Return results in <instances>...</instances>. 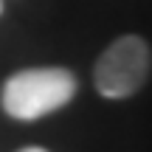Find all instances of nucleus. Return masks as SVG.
Wrapping results in <instances>:
<instances>
[{"label":"nucleus","instance_id":"obj_1","mask_svg":"<svg viewBox=\"0 0 152 152\" xmlns=\"http://www.w3.org/2000/svg\"><path fill=\"white\" fill-rule=\"evenodd\" d=\"M76 96V76L68 68H26L3 82L0 104L11 118L34 121L65 107Z\"/></svg>","mask_w":152,"mask_h":152},{"label":"nucleus","instance_id":"obj_2","mask_svg":"<svg viewBox=\"0 0 152 152\" xmlns=\"http://www.w3.org/2000/svg\"><path fill=\"white\" fill-rule=\"evenodd\" d=\"M149 79V45L135 34L118 37L107 45L93 68L96 90L104 99H127Z\"/></svg>","mask_w":152,"mask_h":152},{"label":"nucleus","instance_id":"obj_3","mask_svg":"<svg viewBox=\"0 0 152 152\" xmlns=\"http://www.w3.org/2000/svg\"><path fill=\"white\" fill-rule=\"evenodd\" d=\"M20 152H48V149H42V147H26V149H20Z\"/></svg>","mask_w":152,"mask_h":152},{"label":"nucleus","instance_id":"obj_4","mask_svg":"<svg viewBox=\"0 0 152 152\" xmlns=\"http://www.w3.org/2000/svg\"><path fill=\"white\" fill-rule=\"evenodd\" d=\"M0 11H3V3H0Z\"/></svg>","mask_w":152,"mask_h":152}]
</instances>
